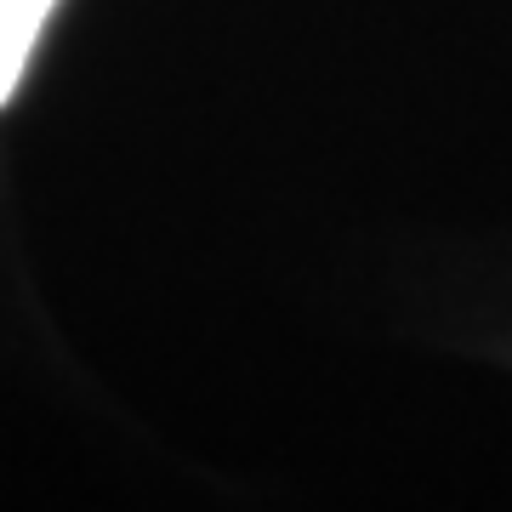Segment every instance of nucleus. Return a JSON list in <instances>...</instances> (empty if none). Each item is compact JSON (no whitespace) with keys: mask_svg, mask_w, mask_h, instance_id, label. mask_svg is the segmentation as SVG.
I'll return each instance as SVG.
<instances>
[{"mask_svg":"<svg viewBox=\"0 0 512 512\" xmlns=\"http://www.w3.org/2000/svg\"><path fill=\"white\" fill-rule=\"evenodd\" d=\"M57 0H0V109L23 86V69L40 46V29L52 18Z\"/></svg>","mask_w":512,"mask_h":512,"instance_id":"nucleus-1","label":"nucleus"}]
</instances>
